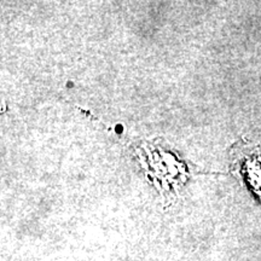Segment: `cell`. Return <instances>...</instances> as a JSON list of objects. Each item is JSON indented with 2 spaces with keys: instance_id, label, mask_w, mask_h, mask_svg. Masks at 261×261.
<instances>
[{
  "instance_id": "1",
  "label": "cell",
  "mask_w": 261,
  "mask_h": 261,
  "mask_svg": "<svg viewBox=\"0 0 261 261\" xmlns=\"http://www.w3.org/2000/svg\"><path fill=\"white\" fill-rule=\"evenodd\" d=\"M231 167L246 179L261 202V148L257 145L237 143L231 149Z\"/></svg>"
}]
</instances>
